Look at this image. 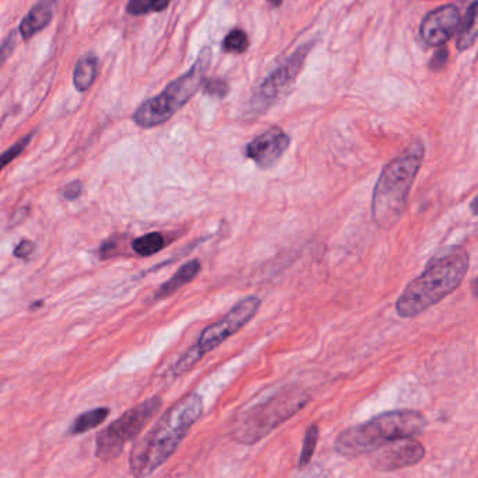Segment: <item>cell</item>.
Returning a JSON list of instances; mask_svg holds the SVG:
<instances>
[{
	"mask_svg": "<svg viewBox=\"0 0 478 478\" xmlns=\"http://www.w3.org/2000/svg\"><path fill=\"white\" fill-rule=\"evenodd\" d=\"M202 413L203 400L195 391L173 404L147 433L137 440L129 457L132 474L147 477L164 464L179 449Z\"/></svg>",
	"mask_w": 478,
	"mask_h": 478,
	"instance_id": "1",
	"label": "cell"
},
{
	"mask_svg": "<svg viewBox=\"0 0 478 478\" xmlns=\"http://www.w3.org/2000/svg\"><path fill=\"white\" fill-rule=\"evenodd\" d=\"M469 254L463 248H450L430 258L423 274L413 280L395 302L401 319H414L443 300L463 282L469 271Z\"/></svg>",
	"mask_w": 478,
	"mask_h": 478,
	"instance_id": "2",
	"label": "cell"
},
{
	"mask_svg": "<svg viewBox=\"0 0 478 478\" xmlns=\"http://www.w3.org/2000/svg\"><path fill=\"white\" fill-rule=\"evenodd\" d=\"M423 160L424 144H413L383 169L372 196V218L381 229H391L403 218Z\"/></svg>",
	"mask_w": 478,
	"mask_h": 478,
	"instance_id": "3",
	"label": "cell"
},
{
	"mask_svg": "<svg viewBox=\"0 0 478 478\" xmlns=\"http://www.w3.org/2000/svg\"><path fill=\"white\" fill-rule=\"evenodd\" d=\"M427 418L414 410H397L342 430L335 439V452L344 457H358L376 452L384 445L421 433Z\"/></svg>",
	"mask_w": 478,
	"mask_h": 478,
	"instance_id": "4",
	"label": "cell"
},
{
	"mask_svg": "<svg viewBox=\"0 0 478 478\" xmlns=\"http://www.w3.org/2000/svg\"><path fill=\"white\" fill-rule=\"evenodd\" d=\"M309 403V394L299 386H287L272 397L241 413L232 437L243 445H254L297 414Z\"/></svg>",
	"mask_w": 478,
	"mask_h": 478,
	"instance_id": "5",
	"label": "cell"
},
{
	"mask_svg": "<svg viewBox=\"0 0 478 478\" xmlns=\"http://www.w3.org/2000/svg\"><path fill=\"white\" fill-rule=\"evenodd\" d=\"M211 58L212 49L205 47L199 52L198 59L187 73L171 82L159 96L144 101L135 111L134 121L144 128H152L169 121L202 86L206 70L211 65Z\"/></svg>",
	"mask_w": 478,
	"mask_h": 478,
	"instance_id": "6",
	"label": "cell"
},
{
	"mask_svg": "<svg viewBox=\"0 0 478 478\" xmlns=\"http://www.w3.org/2000/svg\"><path fill=\"white\" fill-rule=\"evenodd\" d=\"M161 407L160 397H152L122 414L96 436V456L108 462L120 456L124 446L134 440Z\"/></svg>",
	"mask_w": 478,
	"mask_h": 478,
	"instance_id": "7",
	"label": "cell"
},
{
	"mask_svg": "<svg viewBox=\"0 0 478 478\" xmlns=\"http://www.w3.org/2000/svg\"><path fill=\"white\" fill-rule=\"evenodd\" d=\"M310 49L312 44H304L296 49L260 83L250 100L251 112L260 114L267 111L280 97L287 93V89L293 85L297 75L300 73Z\"/></svg>",
	"mask_w": 478,
	"mask_h": 478,
	"instance_id": "8",
	"label": "cell"
},
{
	"mask_svg": "<svg viewBox=\"0 0 478 478\" xmlns=\"http://www.w3.org/2000/svg\"><path fill=\"white\" fill-rule=\"evenodd\" d=\"M260 306L261 300L255 296L241 299L221 320L208 326L202 331L199 339L193 345L198 354L203 356L205 354L221 346L226 339L236 334L255 316Z\"/></svg>",
	"mask_w": 478,
	"mask_h": 478,
	"instance_id": "9",
	"label": "cell"
},
{
	"mask_svg": "<svg viewBox=\"0 0 478 478\" xmlns=\"http://www.w3.org/2000/svg\"><path fill=\"white\" fill-rule=\"evenodd\" d=\"M376 450L378 455L372 459V466L375 470L383 473L415 466L425 457L424 445L411 439V436L395 439Z\"/></svg>",
	"mask_w": 478,
	"mask_h": 478,
	"instance_id": "10",
	"label": "cell"
},
{
	"mask_svg": "<svg viewBox=\"0 0 478 478\" xmlns=\"http://www.w3.org/2000/svg\"><path fill=\"white\" fill-rule=\"evenodd\" d=\"M462 21L456 4H445L430 11L420 26V36L430 47L445 46L456 33Z\"/></svg>",
	"mask_w": 478,
	"mask_h": 478,
	"instance_id": "11",
	"label": "cell"
},
{
	"mask_svg": "<svg viewBox=\"0 0 478 478\" xmlns=\"http://www.w3.org/2000/svg\"><path fill=\"white\" fill-rule=\"evenodd\" d=\"M289 144L290 139L284 129L280 127H272L247 144L245 156L251 159L258 167L270 169L282 157Z\"/></svg>",
	"mask_w": 478,
	"mask_h": 478,
	"instance_id": "12",
	"label": "cell"
},
{
	"mask_svg": "<svg viewBox=\"0 0 478 478\" xmlns=\"http://www.w3.org/2000/svg\"><path fill=\"white\" fill-rule=\"evenodd\" d=\"M52 20V4L43 0L23 18L20 24V34L24 40H30L33 36L44 30Z\"/></svg>",
	"mask_w": 478,
	"mask_h": 478,
	"instance_id": "13",
	"label": "cell"
},
{
	"mask_svg": "<svg viewBox=\"0 0 478 478\" xmlns=\"http://www.w3.org/2000/svg\"><path fill=\"white\" fill-rule=\"evenodd\" d=\"M199 271H201V262L198 260H191L186 262L167 282H164L157 289V292L154 293V299H166L167 296L173 294L179 289L190 284L199 274Z\"/></svg>",
	"mask_w": 478,
	"mask_h": 478,
	"instance_id": "14",
	"label": "cell"
},
{
	"mask_svg": "<svg viewBox=\"0 0 478 478\" xmlns=\"http://www.w3.org/2000/svg\"><path fill=\"white\" fill-rule=\"evenodd\" d=\"M98 60L95 55L83 56L75 66L73 72V85L79 92H86L95 83L97 76Z\"/></svg>",
	"mask_w": 478,
	"mask_h": 478,
	"instance_id": "15",
	"label": "cell"
},
{
	"mask_svg": "<svg viewBox=\"0 0 478 478\" xmlns=\"http://www.w3.org/2000/svg\"><path fill=\"white\" fill-rule=\"evenodd\" d=\"M459 27H460V33H459L456 46L459 51H466L470 48L477 40V1H473L469 6L467 13L463 21H460Z\"/></svg>",
	"mask_w": 478,
	"mask_h": 478,
	"instance_id": "16",
	"label": "cell"
},
{
	"mask_svg": "<svg viewBox=\"0 0 478 478\" xmlns=\"http://www.w3.org/2000/svg\"><path fill=\"white\" fill-rule=\"evenodd\" d=\"M108 415H110V408H105V407L87 411L75 420L73 425L69 430V433L70 435L86 433L87 430H93L98 425H101L108 418Z\"/></svg>",
	"mask_w": 478,
	"mask_h": 478,
	"instance_id": "17",
	"label": "cell"
},
{
	"mask_svg": "<svg viewBox=\"0 0 478 478\" xmlns=\"http://www.w3.org/2000/svg\"><path fill=\"white\" fill-rule=\"evenodd\" d=\"M164 245H166L164 236L159 232L147 233L139 239L134 240V243H132L134 251L137 254L142 255V257H149V255H153V254L159 253L160 250H163Z\"/></svg>",
	"mask_w": 478,
	"mask_h": 478,
	"instance_id": "18",
	"label": "cell"
},
{
	"mask_svg": "<svg viewBox=\"0 0 478 478\" xmlns=\"http://www.w3.org/2000/svg\"><path fill=\"white\" fill-rule=\"evenodd\" d=\"M319 436H320V433H319V425L317 424H313L307 428L306 436H304V442H303V447H302V453H300L299 463H297V466L300 469H304L312 462L314 450L317 447Z\"/></svg>",
	"mask_w": 478,
	"mask_h": 478,
	"instance_id": "19",
	"label": "cell"
},
{
	"mask_svg": "<svg viewBox=\"0 0 478 478\" xmlns=\"http://www.w3.org/2000/svg\"><path fill=\"white\" fill-rule=\"evenodd\" d=\"M247 48H248V37L240 28L230 31L223 41V49L229 53H243Z\"/></svg>",
	"mask_w": 478,
	"mask_h": 478,
	"instance_id": "20",
	"label": "cell"
},
{
	"mask_svg": "<svg viewBox=\"0 0 478 478\" xmlns=\"http://www.w3.org/2000/svg\"><path fill=\"white\" fill-rule=\"evenodd\" d=\"M31 139H33V134H28V135H26L23 139H20L17 144L10 146L6 152H3V153L0 154V171H1L9 163H11L16 157H18V156L23 153V150L26 149L27 144H30Z\"/></svg>",
	"mask_w": 478,
	"mask_h": 478,
	"instance_id": "21",
	"label": "cell"
},
{
	"mask_svg": "<svg viewBox=\"0 0 478 478\" xmlns=\"http://www.w3.org/2000/svg\"><path fill=\"white\" fill-rule=\"evenodd\" d=\"M202 356L198 354V351L195 349V346H191L180 359H179V362L174 365V371H173V373L176 375V376H180V375H183V373H186L187 371H190L191 369L192 366L201 359Z\"/></svg>",
	"mask_w": 478,
	"mask_h": 478,
	"instance_id": "22",
	"label": "cell"
},
{
	"mask_svg": "<svg viewBox=\"0 0 478 478\" xmlns=\"http://www.w3.org/2000/svg\"><path fill=\"white\" fill-rule=\"evenodd\" d=\"M203 92L208 96L223 98L229 95V85L222 79H208L203 83Z\"/></svg>",
	"mask_w": 478,
	"mask_h": 478,
	"instance_id": "23",
	"label": "cell"
},
{
	"mask_svg": "<svg viewBox=\"0 0 478 478\" xmlns=\"http://www.w3.org/2000/svg\"><path fill=\"white\" fill-rule=\"evenodd\" d=\"M447 59H449V49L442 47V48L437 49L435 52V55L432 56L430 62V70H442L446 63H447Z\"/></svg>",
	"mask_w": 478,
	"mask_h": 478,
	"instance_id": "24",
	"label": "cell"
},
{
	"mask_svg": "<svg viewBox=\"0 0 478 478\" xmlns=\"http://www.w3.org/2000/svg\"><path fill=\"white\" fill-rule=\"evenodd\" d=\"M149 10H152V0H129L127 6V11L134 16L144 14Z\"/></svg>",
	"mask_w": 478,
	"mask_h": 478,
	"instance_id": "25",
	"label": "cell"
},
{
	"mask_svg": "<svg viewBox=\"0 0 478 478\" xmlns=\"http://www.w3.org/2000/svg\"><path fill=\"white\" fill-rule=\"evenodd\" d=\"M36 248V244L30 240H23L16 248H14V255L17 258H28Z\"/></svg>",
	"mask_w": 478,
	"mask_h": 478,
	"instance_id": "26",
	"label": "cell"
},
{
	"mask_svg": "<svg viewBox=\"0 0 478 478\" xmlns=\"http://www.w3.org/2000/svg\"><path fill=\"white\" fill-rule=\"evenodd\" d=\"M82 190H83L82 184L79 181H75V183H70L69 186L65 187V190L62 191V195H63V198H66L69 201H73L82 193Z\"/></svg>",
	"mask_w": 478,
	"mask_h": 478,
	"instance_id": "27",
	"label": "cell"
},
{
	"mask_svg": "<svg viewBox=\"0 0 478 478\" xmlns=\"http://www.w3.org/2000/svg\"><path fill=\"white\" fill-rule=\"evenodd\" d=\"M13 46H14V34H11L4 43L3 46H0V65L6 60V58L10 55L11 49H13Z\"/></svg>",
	"mask_w": 478,
	"mask_h": 478,
	"instance_id": "28",
	"label": "cell"
},
{
	"mask_svg": "<svg viewBox=\"0 0 478 478\" xmlns=\"http://www.w3.org/2000/svg\"><path fill=\"white\" fill-rule=\"evenodd\" d=\"M170 0H152V10L154 11H161L164 9H167Z\"/></svg>",
	"mask_w": 478,
	"mask_h": 478,
	"instance_id": "29",
	"label": "cell"
},
{
	"mask_svg": "<svg viewBox=\"0 0 478 478\" xmlns=\"http://www.w3.org/2000/svg\"><path fill=\"white\" fill-rule=\"evenodd\" d=\"M282 1H284V0H270V4L274 6V7H278V6L282 4Z\"/></svg>",
	"mask_w": 478,
	"mask_h": 478,
	"instance_id": "30",
	"label": "cell"
}]
</instances>
